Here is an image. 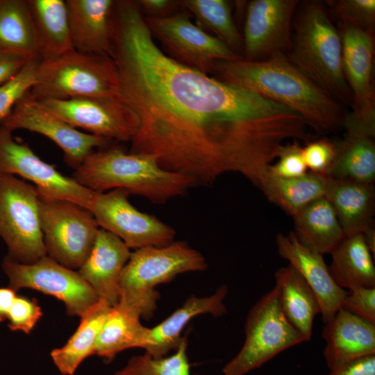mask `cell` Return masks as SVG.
<instances>
[{
    "label": "cell",
    "instance_id": "2",
    "mask_svg": "<svg viewBox=\"0 0 375 375\" xmlns=\"http://www.w3.org/2000/svg\"><path fill=\"white\" fill-rule=\"evenodd\" d=\"M210 76L290 109L317 131L342 127V105L308 78L285 54L260 61L243 58L217 60Z\"/></svg>",
    "mask_w": 375,
    "mask_h": 375
},
{
    "label": "cell",
    "instance_id": "30",
    "mask_svg": "<svg viewBox=\"0 0 375 375\" xmlns=\"http://www.w3.org/2000/svg\"><path fill=\"white\" fill-rule=\"evenodd\" d=\"M328 270L342 289L375 288V267L372 254L362 234L347 236L331 253Z\"/></svg>",
    "mask_w": 375,
    "mask_h": 375
},
{
    "label": "cell",
    "instance_id": "42",
    "mask_svg": "<svg viewBox=\"0 0 375 375\" xmlns=\"http://www.w3.org/2000/svg\"><path fill=\"white\" fill-rule=\"evenodd\" d=\"M328 375H375V355L353 360L331 370Z\"/></svg>",
    "mask_w": 375,
    "mask_h": 375
},
{
    "label": "cell",
    "instance_id": "25",
    "mask_svg": "<svg viewBox=\"0 0 375 375\" xmlns=\"http://www.w3.org/2000/svg\"><path fill=\"white\" fill-rule=\"evenodd\" d=\"M299 242L321 255L331 254L346 235L337 214L326 197L310 203L292 217Z\"/></svg>",
    "mask_w": 375,
    "mask_h": 375
},
{
    "label": "cell",
    "instance_id": "4",
    "mask_svg": "<svg viewBox=\"0 0 375 375\" xmlns=\"http://www.w3.org/2000/svg\"><path fill=\"white\" fill-rule=\"evenodd\" d=\"M295 13L292 46L286 56L324 92L351 107L352 97L343 72L342 40L327 8L319 1H306L298 6Z\"/></svg>",
    "mask_w": 375,
    "mask_h": 375
},
{
    "label": "cell",
    "instance_id": "12",
    "mask_svg": "<svg viewBox=\"0 0 375 375\" xmlns=\"http://www.w3.org/2000/svg\"><path fill=\"white\" fill-rule=\"evenodd\" d=\"M2 270L8 287L16 292L29 288L62 301L69 316L81 317L99 298L78 271L45 256L35 262L21 264L5 257Z\"/></svg>",
    "mask_w": 375,
    "mask_h": 375
},
{
    "label": "cell",
    "instance_id": "28",
    "mask_svg": "<svg viewBox=\"0 0 375 375\" xmlns=\"http://www.w3.org/2000/svg\"><path fill=\"white\" fill-rule=\"evenodd\" d=\"M345 135L335 142L336 156L327 176L373 184L375 180L374 136L344 126Z\"/></svg>",
    "mask_w": 375,
    "mask_h": 375
},
{
    "label": "cell",
    "instance_id": "9",
    "mask_svg": "<svg viewBox=\"0 0 375 375\" xmlns=\"http://www.w3.org/2000/svg\"><path fill=\"white\" fill-rule=\"evenodd\" d=\"M40 217L47 256L78 270L100 228L92 213L72 201L40 196Z\"/></svg>",
    "mask_w": 375,
    "mask_h": 375
},
{
    "label": "cell",
    "instance_id": "15",
    "mask_svg": "<svg viewBox=\"0 0 375 375\" xmlns=\"http://www.w3.org/2000/svg\"><path fill=\"white\" fill-rule=\"evenodd\" d=\"M128 196L122 189L96 192L90 211L100 228L117 236L130 249L164 247L174 242L175 231L155 216L134 207Z\"/></svg>",
    "mask_w": 375,
    "mask_h": 375
},
{
    "label": "cell",
    "instance_id": "17",
    "mask_svg": "<svg viewBox=\"0 0 375 375\" xmlns=\"http://www.w3.org/2000/svg\"><path fill=\"white\" fill-rule=\"evenodd\" d=\"M299 2L253 0L249 3L242 35L244 59L260 61L289 52L292 23Z\"/></svg>",
    "mask_w": 375,
    "mask_h": 375
},
{
    "label": "cell",
    "instance_id": "21",
    "mask_svg": "<svg viewBox=\"0 0 375 375\" xmlns=\"http://www.w3.org/2000/svg\"><path fill=\"white\" fill-rule=\"evenodd\" d=\"M65 1L74 49L85 54L111 57L115 1Z\"/></svg>",
    "mask_w": 375,
    "mask_h": 375
},
{
    "label": "cell",
    "instance_id": "31",
    "mask_svg": "<svg viewBox=\"0 0 375 375\" xmlns=\"http://www.w3.org/2000/svg\"><path fill=\"white\" fill-rule=\"evenodd\" d=\"M329 180L326 175L310 172L292 178L267 174L259 188L269 201L293 217L310 203L326 196Z\"/></svg>",
    "mask_w": 375,
    "mask_h": 375
},
{
    "label": "cell",
    "instance_id": "16",
    "mask_svg": "<svg viewBox=\"0 0 375 375\" xmlns=\"http://www.w3.org/2000/svg\"><path fill=\"white\" fill-rule=\"evenodd\" d=\"M40 101L74 128L112 142H131L139 126L136 114L122 99L83 97Z\"/></svg>",
    "mask_w": 375,
    "mask_h": 375
},
{
    "label": "cell",
    "instance_id": "6",
    "mask_svg": "<svg viewBox=\"0 0 375 375\" xmlns=\"http://www.w3.org/2000/svg\"><path fill=\"white\" fill-rule=\"evenodd\" d=\"M29 92L39 101L83 97L122 99L119 76L114 59L75 50L40 60L36 83Z\"/></svg>",
    "mask_w": 375,
    "mask_h": 375
},
{
    "label": "cell",
    "instance_id": "3",
    "mask_svg": "<svg viewBox=\"0 0 375 375\" xmlns=\"http://www.w3.org/2000/svg\"><path fill=\"white\" fill-rule=\"evenodd\" d=\"M72 177L94 192L122 189L158 204L182 195L197 185L187 175L165 169L151 155L127 153L110 145L88 155Z\"/></svg>",
    "mask_w": 375,
    "mask_h": 375
},
{
    "label": "cell",
    "instance_id": "37",
    "mask_svg": "<svg viewBox=\"0 0 375 375\" xmlns=\"http://www.w3.org/2000/svg\"><path fill=\"white\" fill-rule=\"evenodd\" d=\"M276 159V162L269 168L267 174L269 176L292 178L308 172L303 158L302 147L298 140L285 143L279 149Z\"/></svg>",
    "mask_w": 375,
    "mask_h": 375
},
{
    "label": "cell",
    "instance_id": "45",
    "mask_svg": "<svg viewBox=\"0 0 375 375\" xmlns=\"http://www.w3.org/2000/svg\"><path fill=\"white\" fill-rule=\"evenodd\" d=\"M362 235L367 247L374 256L375 253V230L374 227L372 226L366 230Z\"/></svg>",
    "mask_w": 375,
    "mask_h": 375
},
{
    "label": "cell",
    "instance_id": "7",
    "mask_svg": "<svg viewBox=\"0 0 375 375\" xmlns=\"http://www.w3.org/2000/svg\"><path fill=\"white\" fill-rule=\"evenodd\" d=\"M0 238L6 257L31 264L47 256L40 226V194L30 183L0 172Z\"/></svg>",
    "mask_w": 375,
    "mask_h": 375
},
{
    "label": "cell",
    "instance_id": "32",
    "mask_svg": "<svg viewBox=\"0 0 375 375\" xmlns=\"http://www.w3.org/2000/svg\"><path fill=\"white\" fill-rule=\"evenodd\" d=\"M0 51L40 61L26 0H0Z\"/></svg>",
    "mask_w": 375,
    "mask_h": 375
},
{
    "label": "cell",
    "instance_id": "27",
    "mask_svg": "<svg viewBox=\"0 0 375 375\" xmlns=\"http://www.w3.org/2000/svg\"><path fill=\"white\" fill-rule=\"evenodd\" d=\"M140 314L118 302L111 307L95 344V355L112 360L119 352L150 344L151 328L140 322Z\"/></svg>",
    "mask_w": 375,
    "mask_h": 375
},
{
    "label": "cell",
    "instance_id": "35",
    "mask_svg": "<svg viewBox=\"0 0 375 375\" xmlns=\"http://www.w3.org/2000/svg\"><path fill=\"white\" fill-rule=\"evenodd\" d=\"M39 62L28 61L12 78L0 85V122L36 83Z\"/></svg>",
    "mask_w": 375,
    "mask_h": 375
},
{
    "label": "cell",
    "instance_id": "22",
    "mask_svg": "<svg viewBox=\"0 0 375 375\" xmlns=\"http://www.w3.org/2000/svg\"><path fill=\"white\" fill-rule=\"evenodd\" d=\"M227 294V286L222 285L210 296L192 295L181 307L151 328V341L146 352L154 358H160L171 350H176L183 338V328L194 317L203 314L221 317L227 312L224 303Z\"/></svg>",
    "mask_w": 375,
    "mask_h": 375
},
{
    "label": "cell",
    "instance_id": "43",
    "mask_svg": "<svg viewBox=\"0 0 375 375\" xmlns=\"http://www.w3.org/2000/svg\"><path fill=\"white\" fill-rule=\"evenodd\" d=\"M27 62L21 56L0 51V85L12 78Z\"/></svg>",
    "mask_w": 375,
    "mask_h": 375
},
{
    "label": "cell",
    "instance_id": "19",
    "mask_svg": "<svg viewBox=\"0 0 375 375\" xmlns=\"http://www.w3.org/2000/svg\"><path fill=\"white\" fill-rule=\"evenodd\" d=\"M131 253L120 238L99 228L89 256L77 270L98 297L111 306L119 302L120 277Z\"/></svg>",
    "mask_w": 375,
    "mask_h": 375
},
{
    "label": "cell",
    "instance_id": "8",
    "mask_svg": "<svg viewBox=\"0 0 375 375\" xmlns=\"http://www.w3.org/2000/svg\"><path fill=\"white\" fill-rule=\"evenodd\" d=\"M244 332L241 349L223 367L224 375H245L287 349L305 342L283 315L276 286L250 309Z\"/></svg>",
    "mask_w": 375,
    "mask_h": 375
},
{
    "label": "cell",
    "instance_id": "38",
    "mask_svg": "<svg viewBox=\"0 0 375 375\" xmlns=\"http://www.w3.org/2000/svg\"><path fill=\"white\" fill-rule=\"evenodd\" d=\"M302 154L308 170L327 176L336 156V144L328 138L309 141L302 147Z\"/></svg>",
    "mask_w": 375,
    "mask_h": 375
},
{
    "label": "cell",
    "instance_id": "20",
    "mask_svg": "<svg viewBox=\"0 0 375 375\" xmlns=\"http://www.w3.org/2000/svg\"><path fill=\"white\" fill-rule=\"evenodd\" d=\"M323 355L329 371L356 359L375 355V324L343 308L325 323Z\"/></svg>",
    "mask_w": 375,
    "mask_h": 375
},
{
    "label": "cell",
    "instance_id": "26",
    "mask_svg": "<svg viewBox=\"0 0 375 375\" xmlns=\"http://www.w3.org/2000/svg\"><path fill=\"white\" fill-rule=\"evenodd\" d=\"M40 60L74 50L71 38L66 1L26 0Z\"/></svg>",
    "mask_w": 375,
    "mask_h": 375
},
{
    "label": "cell",
    "instance_id": "13",
    "mask_svg": "<svg viewBox=\"0 0 375 375\" xmlns=\"http://www.w3.org/2000/svg\"><path fill=\"white\" fill-rule=\"evenodd\" d=\"M338 25L343 72L352 97L351 111L345 120L375 136L374 32L345 22Z\"/></svg>",
    "mask_w": 375,
    "mask_h": 375
},
{
    "label": "cell",
    "instance_id": "18",
    "mask_svg": "<svg viewBox=\"0 0 375 375\" xmlns=\"http://www.w3.org/2000/svg\"><path fill=\"white\" fill-rule=\"evenodd\" d=\"M276 242L280 256L301 274L314 292L324 324L330 321L342 308L347 291L335 283L322 255L301 244L294 233L278 234Z\"/></svg>",
    "mask_w": 375,
    "mask_h": 375
},
{
    "label": "cell",
    "instance_id": "24",
    "mask_svg": "<svg viewBox=\"0 0 375 375\" xmlns=\"http://www.w3.org/2000/svg\"><path fill=\"white\" fill-rule=\"evenodd\" d=\"M281 309L290 324L303 336L311 339L315 316L320 307L314 292L301 274L291 265L279 268L275 273Z\"/></svg>",
    "mask_w": 375,
    "mask_h": 375
},
{
    "label": "cell",
    "instance_id": "39",
    "mask_svg": "<svg viewBox=\"0 0 375 375\" xmlns=\"http://www.w3.org/2000/svg\"><path fill=\"white\" fill-rule=\"evenodd\" d=\"M42 316V311L37 300L17 295L8 312V328L29 333Z\"/></svg>",
    "mask_w": 375,
    "mask_h": 375
},
{
    "label": "cell",
    "instance_id": "44",
    "mask_svg": "<svg viewBox=\"0 0 375 375\" xmlns=\"http://www.w3.org/2000/svg\"><path fill=\"white\" fill-rule=\"evenodd\" d=\"M17 292L10 287L0 288V323L7 320L8 312L17 295Z\"/></svg>",
    "mask_w": 375,
    "mask_h": 375
},
{
    "label": "cell",
    "instance_id": "36",
    "mask_svg": "<svg viewBox=\"0 0 375 375\" xmlns=\"http://www.w3.org/2000/svg\"><path fill=\"white\" fill-rule=\"evenodd\" d=\"M330 12L339 20L374 32V0L328 1Z\"/></svg>",
    "mask_w": 375,
    "mask_h": 375
},
{
    "label": "cell",
    "instance_id": "23",
    "mask_svg": "<svg viewBox=\"0 0 375 375\" xmlns=\"http://www.w3.org/2000/svg\"><path fill=\"white\" fill-rule=\"evenodd\" d=\"M325 197L333 206L346 237L362 234L372 226L373 184L330 178Z\"/></svg>",
    "mask_w": 375,
    "mask_h": 375
},
{
    "label": "cell",
    "instance_id": "14",
    "mask_svg": "<svg viewBox=\"0 0 375 375\" xmlns=\"http://www.w3.org/2000/svg\"><path fill=\"white\" fill-rule=\"evenodd\" d=\"M0 126L12 132L23 129L48 138L62 150L65 162L74 169L96 149L107 147L112 142L74 128L29 92L17 102Z\"/></svg>",
    "mask_w": 375,
    "mask_h": 375
},
{
    "label": "cell",
    "instance_id": "11",
    "mask_svg": "<svg viewBox=\"0 0 375 375\" xmlns=\"http://www.w3.org/2000/svg\"><path fill=\"white\" fill-rule=\"evenodd\" d=\"M176 12L165 17H145L154 40L170 58L210 75L215 62L241 57L222 41L194 24L187 15Z\"/></svg>",
    "mask_w": 375,
    "mask_h": 375
},
{
    "label": "cell",
    "instance_id": "40",
    "mask_svg": "<svg viewBox=\"0 0 375 375\" xmlns=\"http://www.w3.org/2000/svg\"><path fill=\"white\" fill-rule=\"evenodd\" d=\"M341 308L375 324V288L358 287L349 290Z\"/></svg>",
    "mask_w": 375,
    "mask_h": 375
},
{
    "label": "cell",
    "instance_id": "1",
    "mask_svg": "<svg viewBox=\"0 0 375 375\" xmlns=\"http://www.w3.org/2000/svg\"><path fill=\"white\" fill-rule=\"evenodd\" d=\"M112 31L121 98L139 121L129 152L197 184L236 172L259 188L285 142L308 137L290 109L168 57L136 1L117 3Z\"/></svg>",
    "mask_w": 375,
    "mask_h": 375
},
{
    "label": "cell",
    "instance_id": "10",
    "mask_svg": "<svg viewBox=\"0 0 375 375\" xmlns=\"http://www.w3.org/2000/svg\"><path fill=\"white\" fill-rule=\"evenodd\" d=\"M0 172L32 183L40 197L74 202L90 210L96 192L60 173L41 159L12 131L0 126Z\"/></svg>",
    "mask_w": 375,
    "mask_h": 375
},
{
    "label": "cell",
    "instance_id": "29",
    "mask_svg": "<svg viewBox=\"0 0 375 375\" xmlns=\"http://www.w3.org/2000/svg\"><path fill=\"white\" fill-rule=\"evenodd\" d=\"M111 307L99 299L80 317L76 331L65 344L51 351V358L62 375H74L85 358L95 355L96 342Z\"/></svg>",
    "mask_w": 375,
    "mask_h": 375
},
{
    "label": "cell",
    "instance_id": "33",
    "mask_svg": "<svg viewBox=\"0 0 375 375\" xmlns=\"http://www.w3.org/2000/svg\"><path fill=\"white\" fill-rule=\"evenodd\" d=\"M181 6L195 17L198 26L209 31L242 58V36L233 18L231 3L225 0H184Z\"/></svg>",
    "mask_w": 375,
    "mask_h": 375
},
{
    "label": "cell",
    "instance_id": "41",
    "mask_svg": "<svg viewBox=\"0 0 375 375\" xmlns=\"http://www.w3.org/2000/svg\"><path fill=\"white\" fill-rule=\"evenodd\" d=\"M141 12L145 17H165L178 12L181 1L140 0L137 1Z\"/></svg>",
    "mask_w": 375,
    "mask_h": 375
},
{
    "label": "cell",
    "instance_id": "34",
    "mask_svg": "<svg viewBox=\"0 0 375 375\" xmlns=\"http://www.w3.org/2000/svg\"><path fill=\"white\" fill-rule=\"evenodd\" d=\"M188 344V338L184 336L175 353L169 356L154 358L146 351L133 356L115 375H199L191 373Z\"/></svg>",
    "mask_w": 375,
    "mask_h": 375
},
{
    "label": "cell",
    "instance_id": "5",
    "mask_svg": "<svg viewBox=\"0 0 375 375\" xmlns=\"http://www.w3.org/2000/svg\"><path fill=\"white\" fill-rule=\"evenodd\" d=\"M203 256L183 242L146 247L131 253L120 277L119 302L146 319L153 316L160 294L156 287L178 274L205 270Z\"/></svg>",
    "mask_w": 375,
    "mask_h": 375
}]
</instances>
